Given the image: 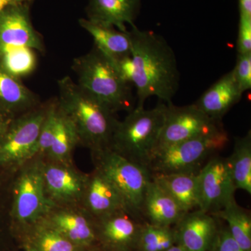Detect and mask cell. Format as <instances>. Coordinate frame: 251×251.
Segmentation results:
<instances>
[{
    "label": "cell",
    "instance_id": "1",
    "mask_svg": "<svg viewBox=\"0 0 251 251\" xmlns=\"http://www.w3.org/2000/svg\"><path fill=\"white\" fill-rule=\"evenodd\" d=\"M129 33L130 56L134 64L133 86L136 90L137 107L156 97L170 103L179 89L180 75L174 51L162 36L132 26Z\"/></svg>",
    "mask_w": 251,
    "mask_h": 251
},
{
    "label": "cell",
    "instance_id": "2",
    "mask_svg": "<svg viewBox=\"0 0 251 251\" xmlns=\"http://www.w3.org/2000/svg\"><path fill=\"white\" fill-rule=\"evenodd\" d=\"M61 111L76 130L79 143L92 152L108 148L118 120L115 113L87 95L70 77L57 82Z\"/></svg>",
    "mask_w": 251,
    "mask_h": 251
},
{
    "label": "cell",
    "instance_id": "3",
    "mask_svg": "<svg viewBox=\"0 0 251 251\" xmlns=\"http://www.w3.org/2000/svg\"><path fill=\"white\" fill-rule=\"evenodd\" d=\"M73 69L81 90L112 112L135 108L132 85L124 80L113 63L96 46L74 59Z\"/></svg>",
    "mask_w": 251,
    "mask_h": 251
},
{
    "label": "cell",
    "instance_id": "4",
    "mask_svg": "<svg viewBox=\"0 0 251 251\" xmlns=\"http://www.w3.org/2000/svg\"><path fill=\"white\" fill-rule=\"evenodd\" d=\"M166 108L162 101L150 110L135 106L117 123L108 148L147 168L158 144Z\"/></svg>",
    "mask_w": 251,
    "mask_h": 251
},
{
    "label": "cell",
    "instance_id": "5",
    "mask_svg": "<svg viewBox=\"0 0 251 251\" xmlns=\"http://www.w3.org/2000/svg\"><path fill=\"white\" fill-rule=\"evenodd\" d=\"M229 141L221 127L211 133L154 150L147 166L151 175L198 173L206 158L221 151Z\"/></svg>",
    "mask_w": 251,
    "mask_h": 251
},
{
    "label": "cell",
    "instance_id": "6",
    "mask_svg": "<svg viewBox=\"0 0 251 251\" xmlns=\"http://www.w3.org/2000/svg\"><path fill=\"white\" fill-rule=\"evenodd\" d=\"M49 103L35 108L10 121L0 135V170L18 169L37 157V145Z\"/></svg>",
    "mask_w": 251,
    "mask_h": 251
},
{
    "label": "cell",
    "instance_id": "7",
    "mask_svg": "<svg viewBox=\"0 0 251 251\" xmlns=\"http://www.w3.org/2000/svg\"><path fill=\"white\" fill-rule=\"evenodd\" d=\"M13 196L11 216L25 228L41 222L55 207L46 195L42 158L36 157L20 168Z\"/></svg>",
    "mask_w": 251,
    "mask_h": 251
},
{
    "label": "cell",
    "instance_id": "8",
    "mask_svg": "<svg viewBox=\"0 0 251 251\" xmlns=\"http://www.w3.org/2000/svg\"><path fill=\"white\" fill-rule=\"evenodd\" d=\"M92 156L96 168L111 181L128 207L142 216L144 198L151 180L148 168L110 148L94 151Z\"/></svg>",
    "mask_w": 251,
    "mask_h": 251
},
{
    "label": "cell",
    "instance_id": "9",
    "mask_svg": "<svg viewBox=\"0 0 251 251\" xmlns=\"http://www.w3.org/2000/svg\"><path fill=\"white\" fill-rule=\"evenodd\" d=\"M221 128V122L211 120L194 103L176 106L171 102L167 103L164 122L156 149L207 134Z\"/></svg>",
    "mask_w": 251,
    "mask_h": 251
},
{
    "label": "cell",
    "instance_id": "10",
    "mask_svg": "<svg viewBox=\"0 0 251 251\" xmlns=\"http://www.w3.org/2000/svg\"><path fill=\"white\" fill-rule=\"evenodd\" d=\"M198 176L200 210L214 214L235 200L236 188L227 159L211 158Z\"/></svg>",
    "mask_w": 251,
    "mask_h": 251
},
{
    "label": "cell",
    "instance_id": "11",
    "mask_svg": "<svg viewBox=\"0 0 251 251\" xmlns=\"http://www.w3.org/2000/svg\"><path fill=\"white\" fill-rule=\"evenodd\" d=\"M42 173L46 195L55 207L74 206L82 202L87 175L76 171L73 164L43 158Z\"/></svg>",
    "mask_w": 251,
    "mask_h": 251
},
{
    "label": "cell",
    "instance_id": "12",
    "mask_svg": "<svg viewBox=\"0 0 251 251\" xmlns=\"http://www.w3.org/2000/svg\"><path fill=\"white\" fill-rule=\"evenodd\" d=\"M143 216L129 209L115 211L95 221L99 244L110 251H134Z\"/></svg>",
    "mask_w": 251,
    "mask_h": 251
},
{
    "label": "cell",
    "instance_id": "13",
    "mask_svg": "<svg viewBox=\"0 0 251 251\" xmlns=\"http://www.w3.org/2000/svg\"><path fill=\"white\" fill-rule=\"evenodd\" d=\"M21 47L44 50L42 39L31 23L27 4L9 6L0 12V53Z\"/></svg>",
    "mask_w": 251,
    "mask_h": 251
},
{
    "label": "cell",
    "instance_id": "14",
    "mask_svg": "<svg viewBox=\"0 0 251 251\" xmlns=\"http://www.w3.org/2000/svg\"><path fill=\"white\" fill-rule=\"evenodd\" d=\"M43 221L77 247L88 251L98 249L95 221L82 208L54 207Z\"/></svg>",
    "mask_w": 251,
    "mask_h": 251
},
{
    "label": "cell",
    "instance_id": "15",
    "mask_svg": "<svg viewBox=\"0 0 251 251\" xmlns=\"http://www.w3.org/2000/svg\"><path fill=\"white\" fill-rule=\"evenodd\" d=\"M81 204L82 209L94 219L122 209H129L111 181L97 168L87 175Z\"/></svg>",
    "mask_w": 251,
    "mask_h": 251
},
{
    "label": "cell",
    "instance_id": "16",
    "mask_svg": "<svg viewBox=\"0 0 251 251\" xmlns=\"http://www.w3.org/2000/svg\"><path fill=\"white\" fill-rule=\"evenodd\" d=\"M218 229L212 214L200 209L190 211L175 225L176 244L188 251H209Z\"/></svg>",
    "mask_w": 251,
    "mask_h": 251
},
{
    "label": "cell",
    "instance_id": "17",
    "mask_svg": "<svg viewBox=\"0 0 251 251\" xmlns=\"http://www.w3.org/2000/svg\"><path fill=\"white\" fill-rule=\"evenodd\" d=\"M243 94L231 71L214 82L194 104L211 120L221 122L226 113L240 101Z\"/></svg>",
    "mask_w": 251,
    "mask_h": 251
},
{
    "label": "cell",
    "instance_id": "18",
    "mask_svg": "<svg viewBox=\"0 0 251 251\" xmlns=\"http://www.w3.org/2000/svg\"><path fill=\"white\" fill-rule=\"evenodd\" d=\"M141 0H89L87 18L92 22L126 31L133 26Z\"/></svg>",
    "mask_w": 251,
    "mask_h": 251
},
{
    "label": "cell",
    "instance_id": "19",
    "mask_svg": "<svg viewBox=\"0 0 251 251\" xmlns=\"http://www.w3.org/2000/svg\"><path fill=\"white\" fill-rule=\"evenodd\" d=\"M186 213L176 201L152 179L149 184L142 206V216L148 223L172 227Z\"/></svg>",
    "mask_w": 251,
    "mask_h": 251
},
{
    "label": "cell",
    "instance_id": "20",
    "mask_svg": "<svg viewBox=\"0 0 251 251\" xmlns=\"http://www.w3.org/2000/svg\"><path fill=\"white\" fill-rule=\"evenodd\" d=\"M40 104L37 96L23 85L21 79L0 67V110L14 118Z\"/></svg>",
    "mask_w": 251,
    "mask_h": 251
},
{
    "label": "cell",
    "instance_id": "21",
    "mask_svg": "<svg viewBox=\"0 0 251 251\" xmlns=\"http://www.w3.org/2000/svg\"><path fill=\"white\" fill-rule=\"evenodd\" d=\"M198 173L151 175V179L164 189L185 213L198 209Z\"/></svg>",
    "mask_w": 251,
    "mask_h": 251
},
{
    "label": "cell",
    "instance_id": "22",
    "mask_svg": "<svg viewBox=\"0 0 251 251\" xmlns=\"http://www.w3.org/2000/svg\"><path fill=\"white\" fill-rule=\"evenodd\" d=\"M79 24L92 36L95 46L109 59L115 60L130 55L131 44L128 31L101 25L81 18Z\"/></svg>",
    "mask_w": 251,
    "mask_h": 251
},
{
    "label": "cell",
    "instance_id": "23",
    "mask_svg": "<svg viewBox=\"0 0 251 251\" xmlns=\"http://www.w3.org/2000/svg\"><path fill=\"white\" fill-rule=\"evenodd\" d=\"M79 144L78 136L74 125L57 105V125L50 148L45 156L46 159L72 164L73 151Z\"/></svg>",
    "mask_w": 251,
    "mask_h": 251
},
{
    "label": "cell",
    "instance_id": "24",
    "mask_svg": "<svg viewBox=\"0 0 251 251\" xmlns=\"http://www.w3.org/2000/svg\"><path fill=\"white\" fill-rule=\"evenodd\" d=\"M27 229V251H88L73 244L44 221Z\"/></svg>",
    "mask_w": 251,
    "mask_h": 251
},
{
    "label": "cell",
    "instance_id": "25",
    "mask_svg": "<svg viewBox=\"0 0 251 251\" xmlns=\"http://www.w3.org/2000/svg\"><path fill=\"white\" fill-rule=\"evenodd\" d=\"M236 190L251 195V133L235 139L233 151L227 158Z\"/></svg>",
    "mask_w": 251,
    "mask_h": 251
},
{
    "label": "cell",
    "instance_id": "26",
    "mask_svg": "<svg viewBox=\"0 0 251 251\" xmlns=\"http://www.w3.org/2000/svg\"><path fill=\"white\" fill-rule=\"evenodd\" d=\"M224 220L232 237L245 251H251V219L249 211L238 205L235 200L212 214Z\"/></svg>",
    "mask_w": 251,
    "mask_h": 251
},
{
    "label": "cell",
    "instance_id": "27",
    "mask_svg": "<svg viewBox=\"0 0 251 251\" xmlns=\"http://www.w3.org/2000/svg\"><path fill=\"white\" fill-rule=\"evenodd\" d=\"M36 63L35 50L30 48H15L0 53V67L18 79L34 72Z\"/></svg>",
    "mask_w": 251,
    "mask_h": 251
},
{
    "label": "cell",
    "instance_id": "28",
    "mask_svg": "<svg viewBox=\"0 0 251 251\" xmlns=\"http://www.w3.org/2000/svg\"><path fill=\"white\" fill-rule=\"evenodd\" d=\"M174 227L145 222L140 230L136 251H165L176 244Z\"/></svg>",
    "mask_w": 251,
    "mask_h": 251
},
{
    "label": "cell",
    "instance_id": "29",
    "mask_svg": "<svg viewBox=\"0 0 251 251\" xmlns=\"http://www.w3.org/2000/svg\"><path fill=\"white\" fill-rule=\"evenodd\" d=\"M234 79L243 93L251 88V52L237 53L235 67L232 70Z\"/></svg>",
    "mask_w": 251,
    "mask_h": 251
},
{
    "label": "cell",
    "instance_id": "30",
    "mask_svg": "<svg viewBox=\"0 0 251 251\" xmlns=\"http://www.w3.org/2000/svg\"><path fill=\"white\" fill-rule=\"evenodd\" d=\"M209 251H245L231 235L227 226L218 229Z\"/></svg>",
    "mask_w": 251,
    "mask_h": 251
},
{
    "label": "cell",
    "instance_id": "31",
    "mask_svg": "<svg viewBox=\"0 0 251 251\" xmlns=\"http://www.w3.org/2000/svg\"><path fill=\"white\" fill-rule=\"evenodd\" d=\"M237 53L251 52V19L239 18Z\"/></svg>",
    "mask_w": 251,
    "mask_h": 251
},
{
    "label": "cell",
    "instance_id": "32",
    "mask_svg": "<svg viewBox=\"0 0 251 251\" xmlns=\"http://www.w3.org/2000/svg\"><path fill=\"white\" fill-rule=\"evenodd\" d=\"M240 18L251 19V0H239Z\"/></svg>",
    "mask_w": 251,
    "mask_h": 251
},
{
    "label": "cell",
    "instance_id": "33",
    "mask_svg": "<svg viewBox=\"0 0 251 251\" xmlns=\"http://www.w3.org/2000/svg\"><path fill=\"white\" fill-rule=\"evenodd\" d=\"M32 1L33 0H0V12L9 6L17 4H30Z\"/></svg>",
    "mask_w": 251,
    "mask_h": 251
},
{
    "label": "cell",
    "instance_id": "34",
    "mask_svg": "<svg viewBox=\"0 0 251 251\" xmlns=\"http://www.w3.org/2000/svg\"><path fill=\"white\" fill-rule=\"evenodd\" d=\"M12 119L0 110V135L6 129V126Z\"/></svg>",
    "mask_w": 251,
    "mask_h": 251
},
{
    "label": "cell",
    "instance_id": "35",
    "mask_svg": "<svg viewBox=\"0 0 251 251\" xmlns=\"http://www.w3.org/2000/svg\"><path fill=\"white\" fill-rule=\"evenodd\" d=\"M93 251H108V250H106V249H103V248H100V249H96V250H94Z\"/></svg>",
    "mask_w": 251,
    "mask_h": 251
}]
</instances>
